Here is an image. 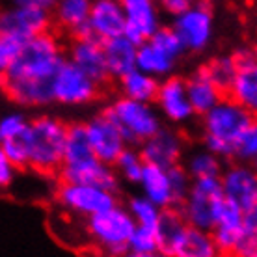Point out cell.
I'll use <instances>...</instances> for the list:
<instances>
[{"label": "cell", "instance_id": "obj_5", "mask_svg": "<svg viewBox=\"0 0 257 257\" xmlns=\"http://www.w3.org/2000/svg\"><path fill=\"white\" fill-rule=\"evenodd\" d=\"M135 227V220L131 218L127 207L119 203L84 222L86 240L106 257L127 253V242Z\"/></svg>", "mask_w": 257, "mask_h": 257}, {"label": "cell", "instance_id": "obj_28", "mask_svg": "<svg viewBox=\"0 0 257 257\" xmlns=\"http://www.w3.org/2000/svg\"><path fill=\"white\" fill-rule=\"evenodd\" d=\"M181 166L190 179L196 181L207 179V177H220L222 170H224V162L220 161L218 157L209 153L205 148H194L185 151Z\"/></svg>", "mask_w": 257, "mask_h": 257}, {"label": "cell", "instance_id": "obj_38", "mask_svg": "<svg viewBox=\"0 0 257 257\" xmlns=\"http://www.w3.org/2000/svg\"><path fill=\"white\" fill-rule=\"evenodd\" d=\"M19 49H21L19 41H15V39L0 34V82L4 80V77L10 73V69L15 64Z\"/></svg>", "mask_w": 257, "mask_h": 257}, {"label": "cell", "instance_id": "obj_2", "mask_svg": "<svg viewBox=\"0 0 257 257\" xmlns=\"http://www.w3.org/2000/svg\"><path fill=\"white\" fill-rule=\"evenodd\" d=\"M255 123V114L224 97L205 116H201V148L222 162L235 159L238 138Z\"/></svg>", "mask_w": 257, "mask_h": 257}, {"label": "cell", "instance_id": "obj_24", "mask_svg": "<svg viewBox=\"0 0 257 257\" xmlns=\"http://www.w3.org/2000/svg\"><path fill=\"white\" fill-rule=\"evenodd\" d=\"M140 187V196L157 205L161 211H170L175 209V198L170 187V179H168V172L157 166H144V172L138 181Z\"/></svg>", "mask_w": 257, "mask_h": 257}, {"label": "cell", "instance_id": "obj_32", "mask_svg": "<svg viewBox=\"0 0 257 257\" xmlns=\"http://www.w3.org/2000/svg\"><path fill=\"white\" fill-rule=\"evenodd\" d=\"M144 161H142L140 153H138V148H125L121 151V155L116 159L114 162V172H116L117 179L125 181V183H131V185H138L140 181V175L144 172Z\"/></svg>", "mask_w": 257, "mask_h": 257}, {"label": "cell", "instance_id": "obj_17", "mask_svg": "<svg viewBox=\"0 0 257 257\" xmlns=\"http://www.w3.org/2000/svg\"><path fill=\"white\" fill-rule=\"evenodd\" d=\"M121 8L125 15L123 38L136 47L146 43L162 26L161 8L153 0H123Z\"/></svg>", "mask_w": 257, "mask_h": 257}, {"label": "cell", "instance_id": "obj_29", "mask_svg": "<svg viewBox=\"0 0 257 257\" xmlns=\"http://www.w3.org/2000/svg\"><path fill=\"white\" fill-rule=\"evenodd\" d=\"M201 69L205 71V75L211 78V82L225 95L233 82L237 64H235L233 54H216V56L207 60L205 64L201 65Z\"/></svg>", "mask_w": 257, "mask_h": 257}, {"label": "cell", "instance_id": "obj_7", "mask_svg": "<svg viewBox=\"0 0 257 257\" xmlns=\"http://www.w3.org/2000/svg\"><path fill=\"white\" fill-rule=\"evenodd\" d=\"M224 203L225 199L222 194L220 177H207L192 181L190 190L175 211L179 212L181 220L187 225L211 231Z\"/></svg>", "mask_w": 257, "mask_h": 257}, {"label": "cell", "instance_id": "obj_21", "mask_svg": "<svg viewBox=\"0 0 257 257\" xmlns=\"http://www.w3.org/2000/svg\"><path fill=\"white\" fill-rule=\"evenodd\" d=\"M242 216H244V212L238 211L231 203H224V207L220 209L218 216L209 231L220 257H233L238 242L242 240V235H244Z\"/></svg>", "mask_w": 257, "mask_h": 257}, {"label": "cell", "instance_id": "obj_39", "mask_svg": "<svg viewBox=\"0 0 257 257\" xmlns=\"http://www.w3.org/2000/svg\"><path fill=\"white\" fill-rule=\"evenodd\" d=\"M19 170L8 161V157L0 151V190H8L17 179Z\"/></svg>", "mask_w": 257, "mask_h": 257}, {"label": "cell", "instance_id": "obj_35", "mask_svg": "<svg viewBox=\"0 0 257 257\" xmlns=\"http://www.w3.org/2000/svg\"><path fill=\"white\" fill-rule=\"evenodd\" d=\"M128 253H153L159 251V237L153 229H144V227H135L127 242Z\"/></svg>", "mask_w": 257, "mask_h": 257}, {"label": "cell", "instance_id": "obj_34", "mask_svg": "<svg viewBox=\"0 0 257 257\" xmlns=\"http://www.w3.org/2000/svg\"><path fill=\"white\" fill-rule=\"evenodd\" d=\"M28 117L21 110H12L0 116V144L10 142L13 138L21 136L28 127Z\"/></svg>", "mask_w": 257, "mask_h": 257}, {"label": "cell", "instance_id": "obj_10", "mask_svg": "<svg viewBox=\"0 0 257 257\" xmlns=\"http://www.w3.org/2000/svg\"><path fill=\"white\" fill-rule=\"evenodd\" d=\"M51 95L62 106H86L101 95V86L65 60L51 80Z\"/></svg>", "mask_w": 257, "mask_h": 257}, {"label": "cell", "instance_id": "obj_26", "mask_svg": "<svg viewBox=\"0 0 257 257\" xmlns=\"http://www.w3.org/2000/svg\"><path fill=\"white\" fill-rule=\"evenodd\" d=\"M179 62L170 58L168 54L155 47L151 41H146L142 45L136 47V64L135 69L146 73L149 77L157 78L159 82L168 77H174V71Z\"/></svg>", "mask_w": 257, "mask_h": 257}, {"label": "cell", "instance_id": "obj_15", "mask_svg": "<svg viewBox=\"0 0 257 257\" xmlns=\"http://www.w3.org/2000/svg\"><path fill=\"white\" fill-rule=\"evenodd\" d=\"M56 175L60 177V183L95 187L110 194H116V196L121 188V181L117 179L114 168L99 162L93 157L78 162H71V164H62Z\"/></svg>", "mask_w": 257, "mask_h": 257}, {"label": "cell", "instance_id": "obj_20", "mask_svg": "<svg viewBox=\"0 0 257 257\" xmlns=\"http://www.w3.org/2000/svg\"><path fill=\"white\" fill-rule=\"evenodd\" d=\"M90 36L97 41H110L114 38H121L125 30V15L119 0H95L90 6L88 17Z\"/></svg>", "mask_w": 257, "mask_h": 257}, {"label": "cell", "instance_id": "obj_22", "mask_svg": "<svg viewBox=\"0 0 257 257\" xmlns=\"http://www.w3.org/2000/svg\"><path fill=\"white\" fill-rule=\"evenodd\" d=\"M90 0H60L52 8V25L62 28L73 38L90 36L88 17H90Z\"/></svg>", "mask_w": 257, "mask_h": 257}, {"label": "cell", "instance_id": "obj_13", "mask_svg": "<svg viewBox=\"0 0 257 257\" xmlns=\"http://www.w3.org/2000/svg\"><path fill=\"white\" fill-rule=\"evenodd\" d=\"M237 71L229 90L225 93L227 99L240 104L248 112L255 114L257 110V54L250 45H240L231 52Z\"/></svg>", "mask_w": 257, "mask_h": 257}, {"label": "cell", "instance_id": "obj_36", "mask_svg": "<svg viewBox=\"0 0 257 257\" xmlns=\"http://www.w3.org/2000/svg\"><path fill=\"white\" fill-rule=\"evenodd\" d=\"M257 159V123H253L244 135L238 138L235 146V159L233 162H242V164H253Z\"/></svg>", "mask_w": 257, "mask_h": 257}, {"label": "cell", "instance_id": "obj_40", "mask_svg": "<svg viewBox=\"0 0 257 257\" xmlns=\"http://www.w3.org/2000/svg\"><path fill=\"white\" fill-rule=\"evenodd\" d=\"M192 6L190 0H162L159 8H161V13H166L172 19L179 17L183 12H187L188 8Z\"/></svg>", "mask_w": 257, "mask_h": 257}, {"label": "cell", "instance_id": "obj_1", "mask_svg": "<svg viewBox=\"0 0 257 257\" xmlns=\"http://www.w3.org/2000/svg\"><path fill=\"white\" fill-rule=\"evenodd\" d=\"M65 62V45L56 32L21 43L19 54L0 90L17 106L23 108H43L52 104L51 80L58 67Z\"/></svg>", "mask_w": 257, "mask_h": 257}, {"label": "cell", "instance_id": "obj_41", "mask_svg": "<svg viewBox=\"0 0 257 257\" xmlns=\"http://www.w3.org/2000/svg\"><path fill=\"white\" fill-rule=\"evenodd\" d=\"M121 257H166L162 251H153V253H123Z\"/></svg>", "mask_w": 257, "mask_h": 257}, {"label": "cell", "instance_id": "obj_6", "mask_svg": "<svg viewBox=\"0 0 257 257\" xmlns=\"http://www.w3.org/2000/svg\"><path fill=\"white\" fill-rule=\"evenodd\" d=\"M121 133L128 148H138L164 125L153 104L136 103L117 95L103 110Z\"/></svg>", "mask_w": 257, "mask_h": 257}, {"label": "cell", "instance_id": "obj_31", "mask_svg": "<svg viewBox=\"0 0 257 257\" xmlns=\"http://www.w3.org/2000/svg\"><path fill=\"white\" fill-rule=\"evenodd\" d=\"M125 207H127L131 218L135 220L136 227H144V229H153V231H157L159 222H161V216H162V211L159 207L153 205V203L148 201L146 198H142L140 194H138V196H133Z\"/></svg>", "mask_w": 257, "mask_h": 257}, {"label": "cell", "instance_id": "obj_18", "mask_svg": "<svg viewBox=\"0 0 257 257\" xmlns=\"http://www.w3.org/2000/svg\"><path fill=\"white\" fill-rule=\"evenodd\" d=\"M65 60L82 71L84 75H88L99 86L110 80L104 65L103 43L91 36L71 39L69 45H65Z\"/></svg>", "mask_w": 257, "mask_h": 257}, {"label": "cell", "instance_id": "obj_12", "mask_svg": "<svg viewBox=\"0 0 257 257\" xmlns=\"http://www.w3.org/2000/svg\"><path fill=\"white\" fill-rule=\"evenodd\" d=\"M220 185L225 203H231L238 211H257V174L253 166L231 162L220 174Z\"/></svg>", "mask_w": 257, "mask_h": 257}, {"label": "cell", "instance_id": "obj_8", "mask_svg": "<svg viewBox=\"0 0 257 257\" xmlns=\"http://www.w3.org/2000/svg\"><path fill=\"white\" fill-rule=\"evenodd\" d=\"M54 203L62 214L86 222L91 216L116 207L119 201L116 194H110L101 188L60 183L54 190Z\"/></svg>", "mask_w": 257, "mask_h": 257}, {"label": "cell", "instance_id": "obj_11", "mask_svg": "<svg viewBox=\"0 0 257 257\" xmlns=\"http://www.w3.org/2000/svg\"><path fill=\"white\" fill-rule=\"evenodd\" d=\"M187 151V138L181 128L162 125L153 136H149L142 146H138L144 164L157 166L162 170L181 164Z\"/></svg>", "mask_w": 257, "mask_h": 257}, {"label": "cell", "instance_id": "obj_14", "mask_svg": "<svg viewBox=\"0 0 257 257\" xmlns=\"http://www.w3.org/2000/svg\"><path fill=\"white\" fill-rule=\"evenodd\" d=\"M155 110L159 112L162 121H168L170 127H183L194 119V110L188 103L185 78L168 77L159 82V91L153 101Z\"/></svg>", "mask_w": 257, "mask_h": 257}, {"label": "cell", "instance_id": "obj_27", "mask_svg": "<svg viewBox=\"0 0 257 257\" xmlns=\"http://www.w3.org/2000/svg\"><path fill=\"white\" fill-rule=\"evenodd\" d=\"M117 90H119V97H125L136 103L153 104L159 91V80L138 69H133L121 78H117Z\"/></svg>", "mask_w": 257, "mask_h": 257}, {"label": "cell", "instance_id": "obj_30", "mask_svg": "<svg viewBox=\"0 0 257 257\" xmlns=\"http://www.w3.org/2000/svg\"><path fill=\"white\" fill-rule=\"evenodd\" d=\"M90 157H93V155L90 151V144H88L84 121L67 123L65 144H64V164L84 161V159H90Z\"/></svg>", "mask_w": 257, "mask_h": 257}, {"label": "cell", "instance_id": "obj_37", "mask_svg": "<svg viewBox=\"0 0 257 257\" xmlns=\"http://www.w3.org/2000/svg\"><path fill=\"white\" fill-rule=\"evenodd\" d=\"M168 179H170V187H172V192H174V198H175V205L179 207V203L185 199V196L188 194L190 190V185H192V179L188 177V174L183 170L181 164L174 168H168ZM175 207V209H177Z\"/></svg>", "mask_w": 257, "mask_h": 257}, {"label": "cell", "instance_id": "obj_9", "mask_svg": "<svg viewBox=\"0 0 257 257\" xmlns=\"http://www.w3.org/2000/svg\"><path fill=\"white\" fill-rule=\"evenodd\" d=\"M170 28L179 38L185 52H203L212 43L214 13L209 2H192L187 12L172 19Z\"/></svg>", "mask_w": 257, "mask_h": 257}, {"label": "cell", "instance_id": "obj_3", "mask_svg": "<svg viewBox=\"0 0 257 257\" xmlns=\"http://www.w3.org/2000/svg\"><path fill=\"white\" fill-rule=\"evenodd\" d=\"M67 123L54 114H39L28 121L26 146L28 168L38 174H58L64 164V144Z\"/></svg>", "mask_w": 257, "mask_h": 257}, {"label": "cell", "instance_id": "obj_19", "mask_svg": "<svg viewBox=\"0 0 257 257\" xmlns=\"http://www.w3.org/2000/svg\"><path fill=\"white\" fill-rule=\"evenodd\" d=\"M166 257H220L211 233L183 224L161 246Z\"/></svg>", "mask_w": 257, "mask_h": 257}, {"label": "cell", "instance_id": "obj_23", "mask_svg": "<svg viewBox=\"0 0 257 257\" xmlns=\"http://www.w3.org/2000/svg\"><path fill=\"white\" fill-rule=\"evenodd\" d=\"M188 103L194 110V116H205L209 110H212L216 104L224 99V93L211 82V78L205 75V71L198 67L185 78Z\"/></svg>", "mask_w": 257, "mask_h": 257}, {"label": "cell", "instance_id": "obj_33", "mask_svg": "<svg viewBox=\"0 0 257 257\" xmlns=\"http://www.w3.org/2000/svg\"><path fill=\"white\" fill-rule=\"evenodd\" d=\"M148 41H151L155 47H159L164 54H168L170 58H174L175 62H179V60L187 54L185 49H183V45H181L179 38H177L174 30L166 25H162Z\"/></svg>", "mask_w": 257, "mask_h": 257}, {"label": "cell", "instance_id": "obj_16", "mask_svg": "<svg viewBox=\"0 0 257 257\" xmlns=\"http://www.w3.org/2000/svg\"><path fill=\"white\" fill-rule=\"evenodd\" d=\"M84 128H86V136H88L93 159L103 164L114 166L116 159L127 148L116 125L110 121V117L104 112H99L95 116H91L88 121H84Z\"/></svg>", "mask_w": 257, "mask_h": 257}, {"label": "cell", "instance_id": "obj_4", "mask_svg": "<svg viewBox=\"0 0 257 257\" xmlns=\"http://www.w3.org/2000/svg\"><path fill=\"white\" fill-rule=\"evenodd\" d=\"M52 0H15L0 8V34L25 43L52 30Z\"/></svg>", "mask_w": 257, "mask_h": 257}, {"label": "cell", "instance_id": "obj_25", "mask_svg": "<svg viewBox=\"0 0 257 257\" xmlns=\"http://www.w3.org/2000/svg\"><path fill=\"white\" fill-rule=\"evenodd\" d=\"M104 65L108 78H121L128 71L135 69L136 64V45L127 38H114L103 43Z\"/></svg>", "mask_w": 257, "mask_h": 257}]
</instances>
